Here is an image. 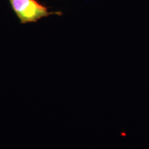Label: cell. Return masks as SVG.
Masks as SVG:
<instances>
[{"label":"cell","instance_id":"cell-1","mask_svg":"<svg viewBox=\"0 0 149 149\" xmlns=\"http://www.w3.org/2000/svg\"><path fill=\"white\" fill-rule=\"evenodd\" d=\"M10 2L22 24L36 22L51 15H61L59 12H49L46 7L36 0H10Z\"/></svg>","mask_w":149,"mask_h":149}]
</instances>
